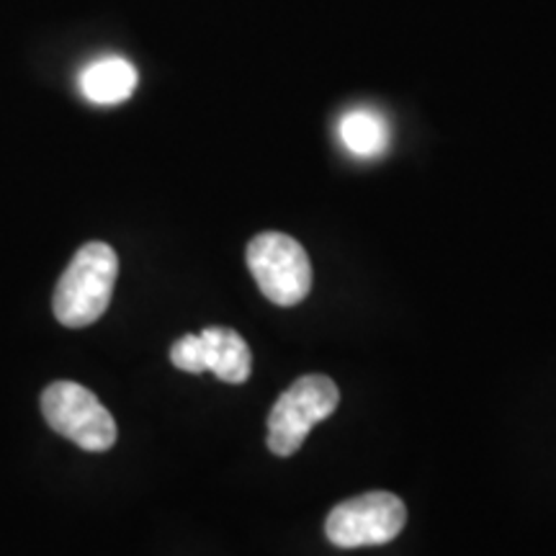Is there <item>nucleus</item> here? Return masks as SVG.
I'll use <instances>...</instances> for the list:
<instances>
[{"label":"nucleus","mask_w":556,"mask_h":556,"mask_svg":"<svg viewBox=\"0 0 556 556\" xmlns=\"http://www.w3.org/2000/svg\"><path fill=\"white\" fill-rule=\"evenodd\" d=\"M204 340L206 371L227 381V384H245L253 371V353L240 332L229 328H206L201 330Z\"/></svg>","instance_id":"423d86ee"},{"label":"nucleus","mask_w":556,"mask_h":556,"mask_svg":"<svg viewBox=\"0 0 556 556\" xmlns=\"http://www.w3.org/2000/svg\"><path fill=\"white\" fill-rule=\"evenodd\" d=\"M137 88V70L124 58H101L80 73V90L90 103L114 106L127 101Z\"/></svg>","instance_id":"0eeeda50"},{"label":"nucleus","mask_w":556,"mask_h":556,"mask_svg":"<svg viewBox=\"0 0 556 556\" xmlns=\"http://www.w3.org/2000/svg\"><path fill=\"white\" fill-rule=\"evenodd\" d=\"M41 413L54 433L83 451H109L116 443V422L101 400L78 381H54L41 394Z\"/></svg>","instance_id":"20e7f679"},{"label":"nucleus","mask_w":556,"mask_h":556,"mask_svg":"<svg viewBox=\"0 0 556 556\" xmlns=\"http://www.w3.org/2000/svg\"><path fill=\"white\" fill-rule=\"evenodd\" d=\"M338 137L351 155L371 160L384 155L392 131H389L387 119L377 109L358 106L340 116Z\"/></svg>","instance_id":"6e6552de"},{"label":"nucleus","mask_w":556,"mask_h":556,"mask_svg":"<svg viewBox=\"0 0 556 556\" xmlns=\"http://www.w3.org/2000/svg\"><path fill=\"white\" fill-rule=\"evenodd\" d=\"M340 405L338 384L325 374L299 377L268 415V448L276 456H294L317 422L328 420Z\"/></svg>","instance_id":"f03ea898"},{"label":"nucleus","mask_w":556,"mask_h":556,"mask_svg":"<svg viewBox=\"0 0 556 556\" xmlns=\"http://www.w3.org/2000/svg\"><path fill=\"white\" fill-rule=\"evenodd\" d=\"M170 361L173 366L186 374H204L206 358H204V340H201V332L176 340L170 348Z\"/></svg>","instance_id":"1a4fd4ad"},{"label":"nucleus","mask_w":556,"mask_h":556,"mask_svg":"<svg viewBox=\"0 0 556 556\" xmlns=\"http://www.w3.org/2000/svg\"><path fill=\"white\" fill-rule=\"evenodd\" d=\"M248 268L263 296L278 307H294L312 289V263L302 242L283 232H261L248 245Z\"/></svg>","instance_id":"7ed1b4c3"},{"label":"nucleus","mask_w":556,"mask_h":556,"mask_svg":"<svg viewBox=\"0 0 556 556\" xmlns=\"http://www.w3.org/2000/svg\"><path fill=\"white\" fill-rule=\"evenodd\" d=\"M119 258L106 242H88L70 261L54 287L52 309L65 328H88L109 309Z\"/></svg>","instance_id":"f257e3e1"},{"label":"nucleus","mask_w":556,"mask_h":556,"mask_svg":"<svg viewBox=\"0 0 556 556\" xmlns=\"http://www.w3.org/2000/svg\"><path fill=\"white\" fill-rule=\"evenodd\" d=\"M407 523V507L392 492H366L343 500L325 520V533L338 548L384 546L402 533Z\"/></svg>","instance_id":"39448f33"}]
</instances>
